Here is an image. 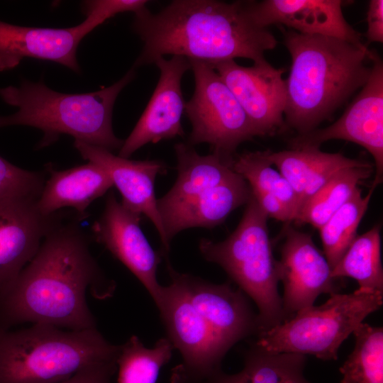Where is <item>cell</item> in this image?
Returning <instances> with one entry per match:
<instances>
[{
  "label": "cell",
  "instance_id": "6da1fadb",
  "mask_svg": "<svg viewBox=\"0 0 383 383\" xmlns=\"http://www.w3.org/2000/svg\"><path fill=\"white\" fill-rule=\"evenodd\" d=\"M89 286L100 299L111 296L116 287L101 274L82 231L72 225H56L31 260L0 292V314L8 325L96 328L86 299Z\"/></svg>",
  "mask_w": 383,
  "mask_h": 383
},
{
  "label": "cell",
  "instance_id": "7a4b0ae2",
  "mask_svg": "<svg viewBox=\"0 0 383 383\" xmlns=\"http://www.w3.org/2000/svg\"><path fill=\"white\" fill-rule=\"evenodd\" d=\"M132 28L143 43L133 68L166 55L209 64L237 57L254 63L277 45L267 28L254 22L248 1L175 0L157 13L145 7L135 13Z\"/></svg>",
  "mask_w": 383,
  "mask_h": 383
},
{
  "label": "cell",
  "instance_id": "3957f363",
  "mask_svg": "<svg viewBox=\"0 0 383 383\" xmlns=\"http://www.w3.org/2000/svg\"><path fill=\"white\" fill-rule=\"evenodd\" d=\"M282 30L292 58L284 121L306 134L365 85L375 52L333 37Z\"/></svg>",
  "mask_w": 383,
  "mask_h": 383
},
{
  "label": "cell",
  "instance_id": "277c9868",
  "mask_svg": "<svg viewBox=\"0 0 383 383\" xmlns=\"http://www.w3.org/2000/svg\"><path fill=\"white\" fill-rule=\"evenodd\" d=\"M135 77L134 68L110 87L84 94H65L40 82L25 81L19 87L0 89V97L18 109L9 116H0V128L27 126L44 132L40 145H47L61 134L112 151L123 140L113 131L114 103L121 90Z\"/></svg>",
  "mask_w": 383,
  "mask_h": 383
},
{
  "label": "cell",
  "instance_id": "5b68a950",
  "mask_svg": "<svg viewBox=\"0 0 383 383\" xmlns=\"http://www.w3.org/2000/svg\"><path fill=\"white\" fill-rule=\"evenodd\" d=\"M120 345L96 328L64 331L45 323L0 328V383H57L83 368L117 362Z\"/></svg>",
  "mask_w": 383,
  "mask_h": 383
},
{
  "label": "cell",
  "instance_id": "8992f818",
  "mask_svg": "<svg viewBox=\"0 0 383 383\" xmlns=\"http://www.w3.org/2000/svg\"><path fill=\"white\" fill-rule=\"evenodd\" d=\"M177 178L157 199V206L167 243L179 232L194 227L212 228L223 223L251 196L245 180L231 162L216 154H199L192 145H174Z\"/></svg>",
  "mask_w": 383,
  "mask_h": 383
},
{
  "label": "cell",
  "instance_id": "52a82bcc",
  "mask_svg": "<svg viewBox=\"0 0 383 383\" xmlns=\"http://www.w3.org/2000/svg\"><path fill=\"white\" fill-rule=\"evenodd\" d=\"M267 216L251 195L234 231L224 240L203 238L199 249L209 262L221 267L258 309L257 335L286 320L282 297L279 262L272 252Z\"/></svg>",
  "mask_w": 383,
  "mask_h": 383
},
{
  "label": "cell",
  "instance_id": "ba28073f",
  "mask_svg": "<svg viewBox=\"0 0 383 383\" xmlns=\"http://www.w3.org/2000/svg\"><path fill=\"white\" fill-rule=\"evenodd\" d=\"M383 304V292L359 288L330 294L322 305L297 311L282 323L260 333L255 345L272 353L312 355L338 359L342 343Z\"/></svg>",
  "mask_w": 383,
  "mask_h": 383
},
{
  "label": "cell",
  "instance_id": "9c48e42d",
  "mask_svg": "<svg viewBox=\"0 0 383 383\" xmlns=\"http://www.w3.org/2000/svg\"><path fill=\"white\" fill-rule=\"evenodd\" d=\"M195 89L184 110L192 124L190 145L208 143L231 162L242 143L257 134L239 102L217 72L207 62L189 60Z\"/></svg>",
  "mask_w": 383,
  "mask_h": 383
},
{
  "label": "cell",
  "instance_id": "30bf717a",
  "mask_svg": "<svg viewBox=\"0 0 383 383\" xmlns=\"http://www.w3.org/2000/svg\"><path fill=\"white\" fill-rule=\"evenodd\" d=\"M155 304L167 337L182 356V362L172 371L170 383H208L221 371V362L229 350L176 282L162 286Z\"/></svg>",
  "mask_w": 383,
  "mask_h": 383
},
{
  "label": "cell",
  "instance_id": "8fae6325",
  "mask_svg": "<svg viewBox=\"0 0 383 383\" xmlns=\"http://www.w3.org/2000/svg\"><path fill=\"white\" fill-rule=\"evenodd\" d=\"M343 140L365 148L374 160L373 184L382 182L383 173V65L375 53L370 77L357 96L335 123L324 128L297 135L292 149L319 148L324 142Z\"/></svg>",
  "mask_w": 383,
  "mask_h": 383
},
{
  "label": "cell",
  "instance_id": "7c38bea8",
  "mask_svg": "<svg viewBox=\"0 0 383 383\" xmlns=\"http://www.w3.org/2000/svg\"><path fill=\"white\" fill-rule=\"evenodd\" d=\"M209 65L232 91L257 136L273 134L283 127L287 98L284 69L275 68L266 60L250 67L241 66L234 60Z\"/></svg>",
  "mask_w": 383,
  "mask_h": 383
},
{
  "label": "cell",
  "instance_id": "4fadbf2b",
  "mask_svg": "<svg viewBox=\"0 0 383 383\" xmlns=\"http://www.w3.org/2000/svg\"><path fill=\"white\" fill-rule=\"evenodd\" d=\"M140 220V215L118 202L111 192L92 232L96 240L138 278L155 303L162 287L157 277L161 257L144 235Z\"/></svg>",
  "mask_w": 383,
  "mask_h": 383
},
{
  "label": "cell",
  "instance_id": "5bb4252c",
  "mask_svg": "<svg viewBox=\"0 0 383 383\" xmlns=\"http://www.w3.org/2000/svg\"><path fill=\"white\" fill-rule=\"evenodd\" d=\"M171 280L183 289L191 304L230 350L235 343L258 333L255 313L247 296L229 283L214 284L168 265Z\"/></svg>",
  "mask_w": 383,
  "mask_h": 383
},
{
  "label": "cell",
  "instance_id": "9a60e30c",
  "mask_svg": "<svg viewBox=\"0 0 383 383\" xmlns=\"http://www.w3.org/2000/svg\"><path fill=\"white\" fill-rule=\"evenodd\" d=\"M278 262L286 320L313 306L320 294L337 293L331 268L309 234L288 228Z\"/></svg>",
  "mask_w": 383,
  "mask_h": 383
},
{
  "label": "cell",
  "instance_id": "2e32d148",
  "mask_svg": "<svg viewBox=\"0 0 383 383\" xmlns=\"http://www.w3.org/2000/svg\"><path fill=\"white\" fill-rule=\"evenodd\" d=\"M155 64L160 76L155 91L134 128L123 140L118 156L128 158L143 145L171 139L184 134L182 116L185 103L182 79L191 69L189 60L174 55L170 60L158 58Z\"/></svg>",
  "mask_w": 383,
  "mask_h": 383
},
{
  "label": "cell",
  "instance_id": "e0dca14e",
  "mask_svg": "<svg viewBox=\"0 0 383 383\" xmlns=\"http://www.w3.org/2000/svg\"><path fill=\"white\" fill-rule=\"evenodd\" d=\"M74 146L84 160L99 165L109 174L121 195V203L126 208L146 216L152 223L163 252L168 254L170 246L165 238L155 194L157 176L166 172L164 163L158 160H131L77 140H74Z\"/></svg>",
  "mask_w": 383,
  "mask_h": 383
},
{
  "label": "cell",
  "instance_id": "ac0fdd59",
  "mask_svg": "<svg viewBox=\"0 0 383 383\" xmlns=\"http://www.w3.org/2000/svg\"><path fill=\"white\" fill-rule=\"evenodd\" d=\"M343 4L340 0L248 1V8L261 27L279 24L301 34L333 37L368 49L344 18Z\"/></svg>",
  "mask_w": 383,
  "mask_h": 383
},
{
  "label": "cell",
  "instance_id": "d6986e66",
  "mask_svg": "<svg viewBox=\"0 0 383 383\" xmlns=\"http://www.w3.org/2000/svg\"><path fill=\"white\" fill-rule=\"evenodd\" d=\"M36 200L0 199V292L31 260L57 225L54 215L44 216L38 210Z\"/></svg>",
  "mask_w": 383,
  "mask_h": 383
},
{
  "label": "cell",
  "instance_id": "ffe728a7",
  "mask_svg": "<svg viewBox=\"0 0 383 383\" xmlns=\"http://www.w3.org/2000/svg\"><path fill=\"white\" fill-rule=\"evenodd\" d=\"M94 28L87 18L67 28L27 27L0 21V72L15 68L25 57H33L78 72V45Z\"/></svg>",
  "mask_w": 383,
  "mask_h": 383
},
{
  "label": "cell",
  "instance_id": "44dd1931",
  "mask_svg": "<svg viewBox=\"0 0 383 383\" xmlns=\"http://www.w3.org/2000/svg\"><path fill=\"white\" fill-rule=\"evenodd\" d=\"M265 152L267 160L287 179L295 192L296 214L305 201L338 172L368 163L349 158L339 152H325L314 148L278 152L265 150Z\"/></svg>",
  "mask_w": 383,
  "mask_h": 383
},
{
  "label": "cell",
  "instance_id": "7402d4cb",
  "mask_svg": "<svg viewBox=\"0 0 383 383\" xmlns=\"http://www.w3.org/2000/svg\"><path fill=\"white\" fill-rule=\"evenodd\" d=\"M113 186L109 174L91 162L65 170H51L35 206L44 216L54 215L62 208H72L83 214Z\"/></svg>",
  "mask_w": 383,
  "mask_h": 383
},
{
  "label": "cell",
  "instance_id": "603a6c76",
  "mask_svg": "<svg viewBox=\"0 0 383 383\" xmlns=\"http://www.w3.org/2000/svg\"><path fill=\"white\" fill-rule=\"evenodd\" d=\"M306 357L295 353H272L254 345L236 374L221 371L208 383H295L304 378Z\"/></svg>",
  "mask_w": 383,
  "mask_h": 383
},
{
  "label": "cell",
  "instance_id": "cb8c5ba5",
  "mask_svg": "<svg viewBox=\"0 0 383 383\" xmlns=\"http://www.w3.org/2000/svg\"><path fill=\"white\" fill-rule=\"evenodd\" d=\"M372 172V165L369 162L338 172L305 201L294 221L309 223L319 229Z\"/></svg>",
  "mask_w": 383,
  "mask_h": 383
},
{
  "label": "cell",
  "instance_id": "d4e9b609",
  "mask_svg": "<svg viewBox=\"0 0 383 383\" xmlns=\"http://www.w3.org/2000/svg\"><path fill=\"white\" fill-rule=\"evenodd\" d=\"M379 224L357 235L338 264L332 269L334 279L350 277L359 288L383 292Z\"/></svg>",
  "mask_w": 383,
  "mask_h": 383
},
{
  "label": "cell",
  "instance_id": "484cf974",
  "mask_svg": "<svg viewBox=\"0 0 383 383\" xmlns=\"http://www.w3.org/2000/svg\"><path fill=\"white\" fill-rule=\"evenodd\" d=\"M372 187L362 196L357 187L350 198L319 228L323 254L332 269L338 264L357 236V230L374 191Z\"/></svg>",
  "mask_w": 383,
  "mask_h": 383
},
{
  "label": "cell",
  "instance_id": "4316f807",
  "mask_svg": "<svg viewBox=\"0 0 383 383\" xmlns=\"http://www.w3.org/2000/svg\"><path fill=\"white\" fill-rule=\"evenodd\" d=\"M174 349L167 337L160 338L152 348H147L138 336H131L120 345L117 383H156Z\"/></svg>",
  "mask_w": 383,
  "mask_h": 383
},
{
  "label": "cell",
  "instance_id": "83f0119b",
  "mask_svg": "<svg viewBox=\"0 0 383 383\" xmlns=\"http://www.w3.org/2000/svg\"><path fill=\"white\" fill-rule=\"evenodd\" d=\"M355 344L340 368V383H383V329L361 323L353 333Z\"/></svg>",
  "mask_w": 383,
  "mask_h": 383
},
{
  "label": "cell",
  "instance_id": "f1b7e54d",
  "mask_svg": "<svg viewBox=\"0 0 383 383\" xmlns=\"http://www.w3.org/2000/svg\"><path fill=\"white\" fill-rule=\"evenodd\" d=\"M231 168L248 183L251 192L272 195L291 212H297V197L287 179L274 167L265 151L248 152L233 158Z\"/></svg>",
  "mask_w": 383,
  "mask_h": 383
},
{
  "label": "cell",
  "instance_id": "f546056e",
  "mask_svg": "<svg viewBox=\"0 0 383 383\" xmlns=\"http://www.w3.org/2000/svg\"><path fill=\"white\" fill-rule=\"evenodd\" d=\"M44 183L43 174L18 167L0 156V199L16 197L37 199Z\"/></svg>",
  "mask_w": 383,
  "mask_h": 383
},
{
  "label": "cell",
  "instance_id": "4dcf8cb0",
  "mask_svg": "<svg viewBox=\"0 0 383 383\" xmlns=\"http://www.w3.org/2000/svg\"><path fill=\"white\" fill-rule=\"evenodd\" d=\"M147 3L145 0H94L84 1L83 8L87 18L97 27L118 13H136Z\"/></svg>",
  "mask_w": 383,
  "mask_h": 383
},
{
  "label": "cell",
  "instance_id": "1f68e13d",
  "mask_svg": "<svg viewBox=\"0 0 383 383\" xmlns=\"http://www.w3.org/2000/svg\"><path fill=\"white\" fill-rule=\"evenodd\" d=\"M116 371L117 362L95 364L57 383H112V377Z\"/></svg>",
  "mask_w": 383,
  "mask_h": 383
},
{
  "label": "cell",
  "instance_id": "d6a6232c",
  "mask_svg": "<svg viewBox=\"0 0 383 383\" xmlns=\"http://www.w3.org/2000/svg\"><path fill=\"white\" fill-rule=\"evenodd\" d=\"M251 195L268 218L283 222L293 220L291 212L275 196L258 192H251Z\"/></svg>",
  "mask_w": 383,
  "mask_h": 383
},
{
  "label": "cell",
  "instance_id": "836d02e7",
  "mask_svg": "<svg viewBox=\"0 0 383 383\" xmlns=\"http://www.w3.org/2000/svg\"><path fill=\"white\" fill-rule=\"evenodd\" d=\"M366 37L370 43H383V1L371 0L367 13Z\"/></svg>",
  "mask_w": 383,
  "mask_h": 383
},
{
  "label": "cell",
  "instance_id": "e575fe53",
  "mask_svg": "<svg viewBox=\"0 0 383 383\" xmlns=\"http://www.w3.org/2000/svg\"><path fill=\"white\" fill-rule=\"evenodd\" d=\"M295 383H309V382L307 380H306V379L304 377L303 379L297 381Z\"/></svg>",
  "mask_w": 383,
  "mask_h": 383
}]
</instances>
